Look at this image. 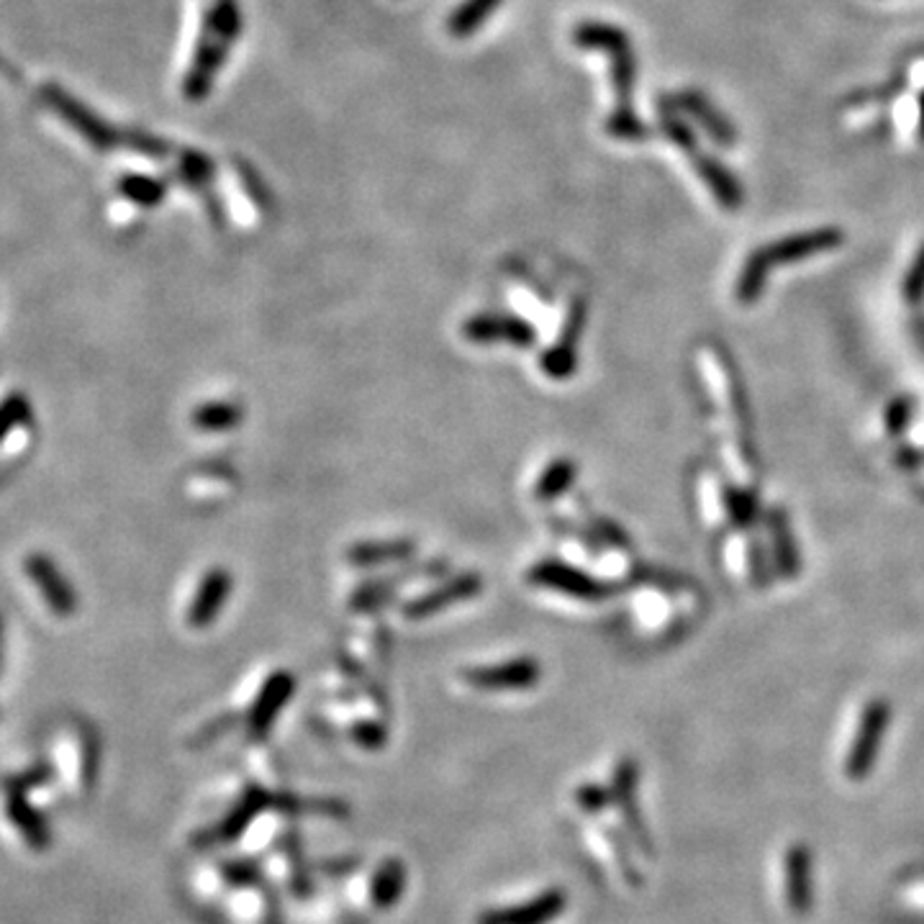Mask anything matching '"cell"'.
Returning <instances> with one entry per match:
<instances>
[{"instance_id": "obj_19", "label": "cell", "mask_w": 924, "mask_h": 924, "mask_svg": "<svg viewBox=\"0 0 924 924\" xmlns=\"http://www.w3.org/2000/svg\"><path fill=\"white\" fill-rule=\"evenodd\" d=\"M123 147L135 149V152L147 155V157H165L170 152L168 141L155 139V137H149V135H145V131H137V129L123 131Z\"/></svg>"}, {"instance_id": "obj_20", "label": "cell", "mask_w": 924, "mask_h": 924, "mask_svg": "<svg viewBox=\"0 0 924 924\" xmlns=\"http://www.w3.org/2000/svg\"><path fill=\"white\" fill-rule=\"evenodd\" d=\"M902 290H904V298L910 304H920L924 298V245L917 252V257H914L910 272H906Z\"/></svg>"}, {"instance_id": "obj_3", "label": "cell", "mask_w": 924, "mask_h": 924, "mask_svg": "<svg viewBox=\"0 0 924 924\" xmlns=\"http://www.w3.org/2000/svg\"><path fill=\"white\" fill-rule=\"evenodd\" d=\"M337 881L342 886L339 902L355 914L357 922H370L386 917L401 902L406 891V865L396 857H378L360 865L337 873Z\"/></svg>"}, {"instance_id": "obj_8", "label": "cell", "mask_w": 924, "mask_h": 924, "mask_svg": "<svg viewBox=\"0 0 924 924\" xmlns=\"http://www.w3.org/2000/svg\"><path fill=\"white\" fill-rule=\"evenodd\" d=\"M888 719H891V706L886 702H871L868 706H865V712L861 717V727H857L855 732V743L851 747V753H847V763H845L847 776L855 781L868 776L873 763H876L881 737L886 735Z\"/></svg>"}, {"instance_id": "obj_10", "label": "cell", "mask_w": 924, "mask_h": 924, "mask_svg": "<svg viewBox=\"0 0 924 924\" xmlns=\"http://www.w3.org/2000/svg\"><path fill=\"white\" fill-rule=\"evenodd\" d=\"M27 573H29L31 583L39 588V594L44 596L49 609L60 616H68L74 612V590L68 583V578L57 570V565L49 560L47 555H41V553L29 555Z\"/></svg>"}, {"instance_id": "obj_14", "label": "cell", "mask_w": 924, "mask_h": 924, "mask_svg": "<svg viewBox=\"0 0 924 924\" xmlns=\"http://www.w3.org/2000/svg\"><path fill=\"white\" fill-rule=\"evenodd\" d=\"M501 3L504 0H465V3L457 8L453 16H449L447 31L455 39H465V37L476 34L483 23H486L488 16L496 13Z\"/></svg>"}, {"instance_id": "obj_9", "label": "cell", "mask_w": 924, "mask_h": 924, "mask_svg": "<svg viewBox=\"0 0 924 924\" xmlns=\"http://www.w3.org/2000/svg\"><path fill=\"white\" fill-rule=\"evenodd\" d=\"M47 768L31 771L29 776L16 778L13 784H8V817L16 824V829L27 837V843L34 847V851H44L49 845V829L44 824V817H39V812L27 802V788L44 784L41 778H47Z\"/></svg>"}, {"instance_id": "obj_11", "label": "cell", "mask_w": 924, "mask_h": 924, "mask_svg": "<svg viewBox=\"0 0 924 924\" xmlns=\"http://www.w3.org/2000/svg\"><path fill=\"white\" fill-rule=\"evenodd\" d=\"M680 111L688 113L690 119L698 121V127H702L706 135H709L717 145L722 147H732L737 139V131L732 127L727 116H724L717 106H714L709 98L704 93H698V90H686V93H680L676 98V103H673Z\"/></svg>"}, {"instance_id": "obj_15", "label": "cell", "mask_w": 924, "mask_h": 924, "mask_svg": "<svg viewBox=\"0 0 924 924\" xmlns=\"http://www.w3.org/2000/svg\"><path fill=\"white\" fill-rule=\"evenodd\" d=\"M771 531H773V545H776V557H778L781 570H784L786 578H794L798 570V557H796L794 537H791L788 519L784 511L771 514Z\"/></svg>"}, {"instance_id": "obj_23", "label": "cell", "mask_w": 924, "mask_h": 924, "mask_svg": "<svg viewBox=\"0 0 924 924\" xmlns=\"http://www.w3.org/2000/svg\"><path fill=\"white\" fill-rule=\"evenodd\" d=\"M906 421H910V404H906V401L891 404V409L886 414V427H888L891 435H902Z\"/></svg>"}, {"instance_id": "obj_12", "label": "cell", "mask_w": 924, "mask_h": 924, "mask_svg": "<svg viewBox=\"0 0 924 924\" xmlns=\"http://www.w3.org/2000/svg\"><path fill=\"white\" fill-rule=\"evenodd\" d=\"M688 160L694 162V170L702 175L704 186L712 190V196L717 198L722 208H727V211H737V208H743V201H745L743 186H739L735 175L724 168L719 160L704 155L702 149H696L694 155H688Z\"/></svg>"}, {"instance_id": "obj_18", "label": "cell", "mask_w": 924, "mask_h": 924, "mask_svg": "<svg viewBox=\"0 0 924 924\" xmlns=\"http://www.w3.org/2000/svg\"><path fill=\"white\" fill-rule=\"evenodd\" d=\"M31 416V406L23 396H8L3 404H0V443L8 437V431L13 427H21L27 424Z\"/></svg>"}, {"instance_id": "obj_16", "label": "cell", "mask_w": 924, "mask_h": 924, "mask_svg": "<svg viewBox=\"0 0 924 924\" xmlns=\"http://www.w3.org/2000/svg\"><path fill=\"white\" fill-rule=\"evenodd\" d=\"M119 193L137 206H157L168 193V188L149 175H127L119 180Z\"/></svg>"}, {"instance_id": "obj_6", "label": "cell", "mask_w": 924, "mask_h": 924, "mask_svg": "<svg viewBox=\"0 0 924 924\" xmlns=\"http://www.w3.org/2000/svg\"><path fill=\"white\" fill-rule=\"evenodd\" d=\"M39 98L41 103L52 108L72 131H78L96 152H111L116 147H123V131L113 129L111 123L103 121L96 111H90L86 103H80L78 98L68 93L62 86H57V82H44V86L39 88Z\"/></svg>"}, {"instance_id": "obj_2", "label": "cell", "mask_w": 924, "mask_h": 924, "mask_svg": "<svg viewBox=\"0 0 924 924\" xmlns=\"http://www.w3.org/2000/svg\"><path fill=\"white\" fill-rule=\"evenodd\" d=\"M573 44L580 49H598L609 57L612 82L616 93V108L606 121V131L614 139L624 141H643L647 137V127L632 111V90H635L637 62L632 52L629 37L619 27L604 21H586L573 31Z\"/></svg>"}, {"instance_id": "obj_17", "label": "cell", "mask_w": 924, "mask_h": 924, "mask_svg": "<svg viewBox=\"0 0 924 924\" xmlns=\"http://www.w3.org/2000/svg\"><path fill=\"white\" fill-rule=\"evenodd\" d=\"M663 131L665 135H668V139L673 141V145H676L680 152H684L686 157L688 155H694L696 149H698V145H696V137H694V131H690V127L688 123L680 119L678 113H673V111H668V108H665L663 111Z\"/></svg>"}, {"instance_id": "obj_21", "label": "cell", "mask_w": 924, "mask_h": 924, "mask_svg": "<svg viewBox=\"0 0 924 924\" xmlns=\"http://www.w3.org/2000/svg\"><path fill=\"white\" fill-rule=\"evenodd\" d=\"M180 175L186 178V182H190V186L196 188V186H201L203 180H208V175H211V162L198 152H186L180 157Z\"/></svg>"}, {"instance_id": "obj_24", "label": "cell", "mask_w": 924, "mask_h": 924, "mask_svg": "<svg viewBox=\"0 0 924 924\" xmlns=\"http://www.w3.org/2000/svg\"><path fill=\"white\" fill-rule=\"evenodd\" d=\"M920 139L924 141V93L920 98Z\"/></svg>"}, {"instance_id": "obj_13", "label": "cell", "mask_w": 924, "mask_h": 924, "mask_svg": "<svg viewBox=\"0 0 924 924\" xmlns=\"http://www.w3.org/2000/svg\"><path fill=\"white\" fill-rule=\"evenodd\" d=\"M786 896L791 910L806 914L812 904V855L804 845L791 847L786 855Z\"/></svg>"}, {"instance_id": "obj_1", "label": "cell", "mask_w": 924, "mask_h": 924, "mask_svg": "<svg viewBox=\"0 0 924 924\" xmlns=\"http://www.w3.org/2000/svg\"><path fill=\"white\" fill-rule=\"evenodd\" d=\"M190 894L213 924H278L275 886L249 863L206 855L190 876Z\"/></svg>"}, {"instance_id": "obj_7", "label": "cell", "mask_w": 924, "mask_h": 924, "mask_svg": "<svg viewBox=\"0 0 924 924\" xmlns=\"http://www.w3.org/2000/svg\"><path fill=\"white\" fill-rule=\"evenodd\" d=\"M568 898L560 888L524 891L478 912L476 924H553L560 920Z\"/></svg>"}, {"instance_id": "obj_5", "label": "cell", "mask_w": 924, "mask_h": 924, "mask_svg": "<svg viewBox=\"0 0 924 924\" xmlns=\"http://www.w3.org/2000/svg\"><path fill=\"white\" fill-rule=\"evenodd\" d=\"M845 235L835 227H822L812 231H802V235H791L778 241H773L768 247L755 249V252L747 257L743 265V272H739L737 286H735V298L739 304H753L755 298H761L765 280H768V272L776 268V265H788L798 260H809L814 255L832 252L843 245Z\"/></svg>"}, {"instance_id": "obj_22", "label": "cell", "mask_w": 924, "mask_h": 924, "mask_svg": "<svg viewBox=\"0 0 924 924\" xmlns=\"http://www.w3.org/2000/svg\"><path fill=\"white\" fill-rule=\"evenodd\" d=\"M727 509L732 514V519H735L737 524H743V527H747V524L753 521L755 506L751 501V496H745L743 490H727Z\"/></svg>"}, {"instance_id": "obj_4", "label": "cell", "mask_w": 924, "mask_h": 924, "mask_svg": "<svg viewBox=\"0 0 924 924\" xmlns=\"http://www.w3.org/2000/svg\"><path fill=\"white\" fill-rule=\"evenodd\" d=\"M241 34V11L237 0H206L203 31L190 60V70L182 80V96L188 101H201L213 86L216 72L221 70L231 44Z\"/></svg>"}]
</instances>
